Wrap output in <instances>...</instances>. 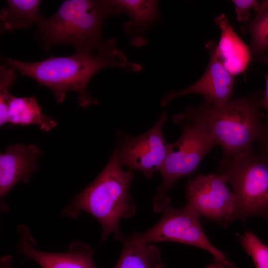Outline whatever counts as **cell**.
<instances>
[{"label":"cell","mask_w":268,"mask_h":268,"mask_svg":"<svg viewBox=\"0 0 268 268\" xmlns=\"http://www.w3.org/2000/svg\"><path fill=\"white\" fill-rule=\"evenodd\" d=\"M1 59L4 65L50 88L58 103L64 100L67 92H75L78 94V103L84 108L98 103L87 91L90 79L97 71L110 67L129 71H139L142 68L138 64L128 62L124 54L117 48L114 38L106 41L97 50L76 52L70 56H52L34 63L9 58Z\"/></svg>","instance_id":"1"},{"label":"cell","mask_w":268,"mask_h":268,"mask_svg":"<svg viewBox=\"0 0 268 268\" xmlns=\"http://www.w3.org/2000/svg\"><path fill=\"white\" fill-rule=\"evenodd\" d=\"M122 167L114 150L99 175L63 209L61 215L75 218L81 211L87 212L102 226V241L111 233L121 240L123 237L119 229L120 220L132 216L135 211L130 194L133 173Z\"/></svg>","instance_id":"2"},{"label":"cell","mask_w":268,"mask_h":268,"mask_svg":"<svg viewBox=\"0 0 268 268\" xmlns=\"http://www.w3.org/2000/svg\"><path fill=\"white\" fill-rule=\"evenodd\" d=\"M119 12L111 0H66L52 17H42L37 23V37L46 50L68 44L76 52L97 50L105 44L102 25Z\"/></svg>","instance_id":"3"},{"label":"cell","mask_w":268,"mask_h":268,"mask_svg":"<svg viewBox=\"0 0 268 268\" xmlns=\"http://www.w3.org/2000/svg\"><path fill=\"white\" fill-rule=\"evenodd\" d=\"M263 94L259 92L231 99L218 108L203 102L195 106L222 149L220 162L228 160L260 140L264 123L261 112Z\"/></svg>","instance_id":"4"},{"label":"cell","mask_w":268,"mask_h":268,"mask_svg":"<svg viewBox=\"0 0 268 268\" xmlns=\"http://www.w3.org/2000/svg\"><path fill=\"white\" fill-rule=\"evenodd\" d=\"M173 121L181 126L182 134L176 142L171 143L160 171L163 180L153 198V203L168 199L167 193L174 184L195 172L203 157L218 145L194 106L176 115Z\"/></svg>","instance_id":"5"},{"label":"cell","mask_w":268,"mask_h":268,"mask_svg":"<svg viewBox=\"0 0 268 268\" xmlns=\"http://www.w3.org/2000/svg\"><path fill=\"white\" fill-rule=\"evenodd\" d=\"M220 174L230 183L237 204L238 219H268V156L251 147L220 162Z\"/></svg>","instance_id":"6"},{"label":"cell","mask_w":268,"mask_h":268,"mask_svg":"<svg viewBox=\"0 0 268 268\" xmlns=\"http://www.w3.org/2000/svg\"><path fill=\"white\" fill-rule=\"evenodd\" d=\"M154 210L162 212L161 219L147 231L132 234L131 236L134 239L145 244L175 242L196 247L209 252L226 267L234 268L225 255L207 238L200 222V216L187 205L177 209L172 206L169 200Z\"/></svg>","instance_id":"7"},{"label":"cell","mask_w":268,"mask_h":268,"mask_svg":"<svg viewBox=\"0 0 268 268\" xmlns=\"http://www.w3.org/2000/svg\"><path fill=\"white\" fill-rule=\"evenodd\" d=\"M167 119V113H162L154 125L138 136H132L117 131L114 150L122 166L138 170L147 179L154 172L160 171L171 144L166 140L163 133Z\"/></svg>","instance_id":"8"},{"label":"cell","mask_w":268,"mask_h":268,"mask_svg":"<svg viewBox=\"0 0 268 268\" xmlns=\"http://www.w3.org/2000/svg\"><path fill=\"white\" fill-rule=\"evenodd\" d=\"M227 183L226 177L221 174L198 175L187 185L186 205L199 216L228 225L238 220V215L236 199Z\"/></svg>","instance_id":"9"},{"label":"cell","mask_w":268,"mask_h":268,"mask_svg":"<svg viewBox=\"0 0 268 268\" xmlns=\"http://www.w3.org/2000/svg\"><path fill=\"white\" fill-rule=\"evenodd\" d=\"M217 44L209 41L205 47L210 57L206 69L202 76L190 86L164 95L161 99V107H165L173 99L189 94H200L204 102L216 107L225 106L231 100L235 82V76L223 66L216 54Z\"/></svg>","instance_id":"10"},{"label":"cell","mask_w":268,"mask_h":268,"mask_svg":"<svg viewBox=\"0 0 268 268\" xmlns=\"http://www.w3.org/2000/svg\"><path fill=\"white\" fill-rule=\"evenodd\" d=\"M18 232L19 251L41 268H98L92 259L94 250L79 241L71 243L67 252L47 253L35 248V241L26 226H19Z\"/></svg>","instance_id":"11"},{"label":"cell","mask_w":268,"mask_h":268,"mask_svg":"<svg viewBox=\"0 0 268 268\" xmlns=\"http://www.w3.org/2000/svg\"><path fill=\"white\" fill-rule=\"evenodd\" d=\"M40 150L36 145L16 144L0 155V197L3 199L19 182L28 181L37 168Z\"/></svg>","instance_id":"12"},{"label":"cell","mask_w":268,"mask_h":268,"mask_svg":"<svg viewBox=\"0 0 268 268\" xmlns=\"http://www.w3.org/2000/svg\"><path fill=\"white\" fill-rule=\"evenodd\" d=\"M214 21L221 31L216 48L217 57L233 75L244 72L251 61L249 47L235 33L224 14L216 17Z\"/></svg>","instance_id":"13"},{"label":"cell","mask_w":268,"mask_h":268,"mask_svg":"<svg viewBox=\"0 0 268 268\" xmlns=\"http://www.w3.org/2000/svg\"><path fill=\"white\" fill-rule=\"evenodd\" d=\"M119 13L127 14L130 20L124 25L125 32L132 36L131 42L136 46L144 45L147 40L144 32L155 22L160 16L158 1L153 0H111Z\"/></svg>","instance_id":"14"},{"label":"cell","mask_w":268,"mask_h":268,"mask_svg":"<svg viewBox=\"0 0 268 268\" xmlns=\"http://www.w3.org/2000/svg\"><path fill=\"white\" fill-rule=\"evenodd\" d=\"M121 240L123 250L114 268H165L156 247L139 242L131 236Z\"/></svg>","instance_id":"15"},{"label":"cell","mask_w":268,"mask_h":268,"mask_svg":"<svg viewBox=\"0 0 268 268\" xmlns=\"http://www.w3.org/2000/svg\"><path fill=\"white\" fill-rule=\"evenodd\" d=\"M7 122L14 125L38 126L44 131H49L57 124L42 113L35 97H19L13 96L7 110Z\"/></svg>","instance_id":"16"},{"label":"cell","mask_w":268,"mask_h":268,"mask_svg":"<svg viewBox=\"0 0 268 268\" xmlns=\"http://www.w3.org/2000/svg\"><path fill=\"white\" fill-rule=\"evenodd\" d=\"M7 6L0 13L1 29L11 31L30 27L42 17L39 0H7Z\"/></svg>","instance_id":"17"},{"label":"cell","mask_w":268,"mask_h":268,"mask_svg":"<svg viewBox=\"0 0 268 268\" xmlns=\"http://www.w3.org/2000/svg\"><path fill=\"white\" fill-rule=\"evenodd\" d=\"M247 30L251 42L249 46L251 61L264 64L268 63V8L256 14L249 21Z\"/></svg>","instance_id":"18"},{"label":"cell","mask_w":268,"mask_h":268,"mask_svg":"<svg viewBox=\"0 0 268 268\" xmlns=\"http://www.w3.org/2000/svg\"><path fill=\"white\" fill-rule=\"evenodd\" d=\"M241 244L251 256L256 268H268V247L253 233L246 232L240 237Z\"/></svg>","instance_id":"19"},{"label":"cell","mask_w":268,"mask_h":268,"mask_svg":"<svg viewBox=\"0 0 268 268\" xmlns=\"http://www.w3.org/2000/svg\"><path fill=\"white\" fill-rule=\"evenodd\" d=\"M16 79L14 69L2 65L0 67V125L8 123L7 110L9 102L13 96L9 92L10 86Z\"/></svg>","instance_id":"20"},{"label":"cell","mask_w":268,"mask_h":268,"mask_svg":"<svg viewBox=\"0 0 268 268\" xmlns=\"http://www.w3.org/2000/svg\"><path fill=\"white\" fill-rule=\"evenodd\" d=\"M237 15V19L239 22H247L250 19V10L254 8L257 14L268 8V0L261 2L256 0H233Z\"/></svg>","instance_id":"21"},{"label":"cell","mask_w":268,"mask_h":268,"mask_svg":"<svg viewBox=\"0 0 268 268\" xmlns=\"http://www.w3.org/2000/svg\"><path fill=\"white\" fill-rule=\"evenodd\" d=\"M259 143V151L268 156V123L264 122L263 130Z\"/></svg>","instance_id":"22"},{"label":"cell","mask_w":268,"mask_h":268,"mask_svg":"<svg viewBox=\"0 0 268 268\" xmlns=\"http://www.w3.org/2000/svg\"><path fill=\"white\" fill-rule=\"evenodd\" d=\"M261 106L267 111L265 122L268 123V74L266 75V90L261 100Z\"/></svg>","instance_id":"23"},{"label":"cell","mask_w":268,"mask_h":268,"mask_svg":"<svg viewBox=\"0 0 268 268\" xmlns=\"http://www.w3.org/2000/svg\"><path fill=\"white\" fill-rule=\"evenodd\" d=\"M12 257L6 256L0 259V268H11L12 266Z\"/></svg>","instance_id":"24"},{"label":"cell","mask_w":268,"mask_h":268,"mask_svg":"<svg viewBox=\"0 0 268 268\" xmlns=\"http://www.w3.org/2000/svg\"><path fill=\"white\" fill-rule=\"evenodd\" d=\"M226 266L223 262L214 259V262L209 265L205 268H225Z\"/></svg>","instance_id":"25"}]
</instances>
